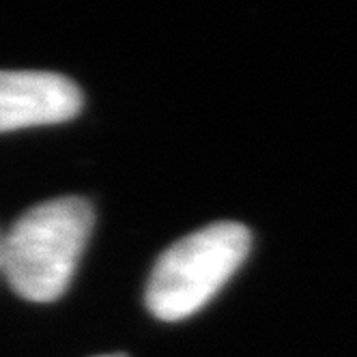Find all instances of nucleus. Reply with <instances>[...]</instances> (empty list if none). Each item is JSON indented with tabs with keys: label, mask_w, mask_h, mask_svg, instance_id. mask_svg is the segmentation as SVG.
Listing matches in <instances>:
<instances>
[{
	"label": "nucleus",
	"mask_w": 357,
	"mask_h": 357,
	"mask_svg": "<svg viewBox=\"0 0 357 357\" xmlns=\"http://www.w3.org/2000/svg\"><path fill=\"white\" fill-rule=\"evenodd\" d=\"M95 224L91 202L63 196L31 207L0 239V271L24 299H59L75 273Z\"/></svg>",
	"instance_id": "1"
},
{
	"label": "nucleus",
	"mask_w": 357,
	"mask_h": 357,
	"mask_svg": "<svg viewBox=\"0 0 357 357\" xmlns=\"http://www.w3.org/2000/svg\"><path fill=\"white\" fill-rule=\"evenodd\" d=\"M252 245L239 222H213L172 243L149 275L144 301L160 321H183L207 305L241 267Z\"/></svg>",
	"instance_id": "2"
},
{
	"label": "nucleus",
	"mask_w": 357,
	"mask_h": 357,
	"mask_svg": "<svg viewBox=\"0 0 357 357\" xmlns=\"http://www.w3.org/2000/svg\"><path fill=\"white\" fill-rule=\"evenodd\" d=\"M82 110L73 80L52 71H0V134L71 121Z\"/></svg>",
	"instance_id": "3"
},
{
	"label": "nucleus",
	"mask_w": 357,
	"mask_h": 357,
	"mask_svg": "<svg viewBox=\"0 0 357 357\" xmlns=\"http://www.w3.org/2000/svg\"><path fill=\"white\" fill-rule=\"evenodd\" d=\"M97 357H125V355H121V353H112V355H97Z\"/></svg>",
	"instance_id": "4"
}]
</instances>
